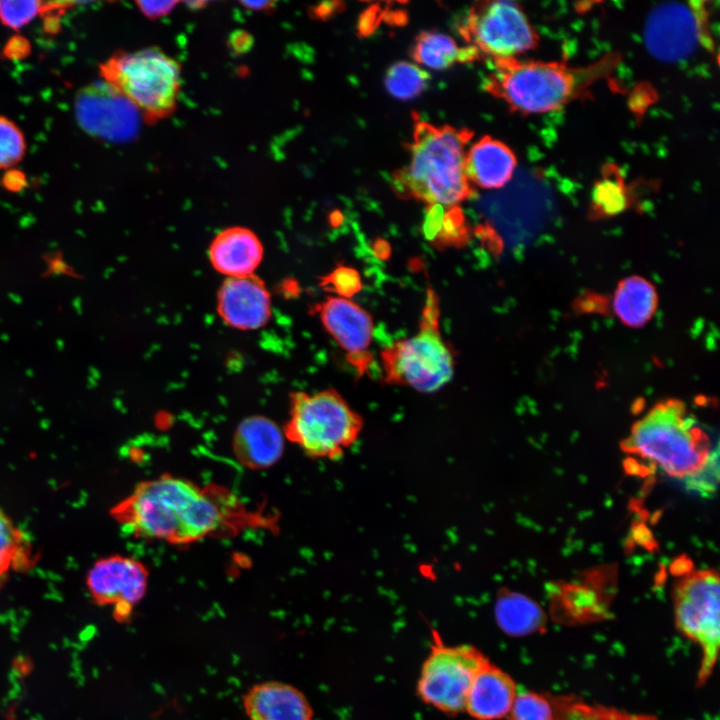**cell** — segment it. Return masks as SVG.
<instances>
[{
  "label": "cell",
  "instance_id": "cell-1",
  "mask_svg": "<svg viewBox=\"0 0 720 720\" xmlns=\"http://www.w3.org/2000/svg\"><path fill=\"white\" fill-rule=\"evenodd\" d=\"M127 533L176 546L233 536L270 518L251 511L230 489L165 473L139 482L110 510Z\"/></svg>",
  "mask_w": 720,
  "mask_h": 720
},
{
  "label": "cell",
  "instance_id": "cell-2",
  "mask_svg": "<svg viewBox=\"0 0 720 720\" xmlns=\"http://www.w3.org/2000/svg\"><path fill=\"white\" fill-rule=\"evenodd\" d=\"M472 135L466 128L415 121L410 161L394 173L395 191L448 208L472 197L475 190L465 173L466 145Z\"/></svg>",
  "mask_w": 720,
  "mask_h": 720
},
{
  "label": "cell",
  "instance_id": "cell-3",
  "mask_svg": "<svg viewBox=\"0 0 720 720\" xmlns=\"http://www.w3.org/2000/svg\"><path fill=\"white\" fill-rule=\"evenodd\" d=\"M619 56L607 55L582 67L555 62H524L516 58L494 61L484 88L511 110L525 114L556 110L583 96L617 66Z\"/></svg>",
  "mask_w": 720,
  "mask_h": 720
},
{
  "label": "cell",
  "instance_id": "cell-4",
  "mask_svg": "<svg viewBox=\"0 0 720 720\" xmlns=\"http://www.w3.org/2000/svg\"><path fill=\"white\" fill-rule=\"evenodd\" d=\"M717 447L677 399L656 403L634 423L622 443L625 452L641 456L683 481L696 475Z\"/></svg>",
  "mask_w": 720,
  "mask_h": 720
},
{
  "label": "cell",
  "instance_id": "cell-5",
  "mask_svg": "<svg viewBox=\"0 0 720 720\" xmlns=\"http://www.w3.org/2000/svg\"><path fill=\"white\" fill-rule=\"evenodd\" d=\"M362 416L334 389L289 395V418L284 424L286 440L311 459L337 461L358 440Z\"/></svg>",
  "mask_w": 720,
  "mask_h": 720
},
{
  "label": "cell",
  "instance_id": "cell-6",
  "mask_svg": "<svg viewBox=\"0 0 720 720\" xmlns=\"http://www.w3.org/2000/svg\"><path fill=\"white\" fill-rule=\"evenodd\" d=\"M438 298L427 290L419 330L399 339L381 353L384 381L421 393H434L454 375L455 354L439 330Z\"/></svg>",
  "mask_w": 720,
  "mask_h": 720
},
{
  "label": "cell",
  "instance_id": "cell-7",
  "mask_svg": "<svg viewBox=\"0 0 720 720\" xmlns=\"http://www.w3.org/2000/svg\"><path fill=\"white\" fill-rule=\"evenodd\" d=\"M100 73L147 119H163L175 110L181 68L159 48L119 52L101 65Z\"/></svg>",
  "mask_w": 720,
  "mask_h": 720
},
{
  "label": "cell",
  "instance_id": "cell-8",
  "mask_svg": "<svg viewBox=\"0 0 720 720\" xmlns=\"http://www.w3.org/2000/svg\"><path fill=\"white\" fill-rule=\"evenodd\" d=\"M719 592V576L714 569L690 571L682 575L674 587L675 626L700 651L698 686L709 680L718 659Z\"/></svg>",
  "mask_w": 720,
  "mask_h": 720
},
{
  "label": "cell",
  "instance_id": "cell-9",
  "mask_svg": "<svg viewBox=\"0 0 720 720\" xmlns=\"http://www.w3.org/2000/svg\"><path fill=\"white\" fill-rule=\"evenodd\" d=\"M431 635L430 651L417 681V696L423 703L455 716L465 711L472 682L489 658L473 645L445 644L436 630Z\"/></svg>",
  "mask_w": 720,
  "mask_h": 720
},
{
  "label": "cell",
  "instance_id": "cell-10",
  "mask_svg": "<svg viewBox=\"0 0 720 720\" xmlns=\"http://www.w3.org/2000/svg\"><path fill=\"white\" fill-rule=\"evenodd\" d=\"M463 38L493 60L516 58L536 46L537 34L512 1L476 2L459 29Z\"/></svg>",
  "mask_w": 720,
  "mask_h": 720
},
{
  "label": "cell",
  "instance_id": "cell-11",
  "mask_svg": "<svg viewBox=\"0 0 720 720\" xmlns=\"http://www.w3.org/2000/svg\"><path fill=\"white\" fill-rule=\"evenodd\" d=\"M649 53L665 62H678L710 48L708 12L704 2H667L653 8L644 27Z\"/></svg>",
  "mask_w": 720,
  "mask_h": 720
},
{
  "label": "cell",
  "instance_id": "cell-12",
  "mask_svg": "<svg viewBox=\"0 0 720 720\" xmlns=\"http://www.w3.org/2000/svg\"><path fill=\"white\" fill-rule=\"evenodd\" d=\"M148 581L149 570L142 561L119 554L98 559L86 576L92 600L100 606H112L118 622L131 617L146 594Z\"/></svg>",
  "mask_w": 720,
  "mask_h": 720
},
{
  "label": "cell",
  "instance_id": "cell-13",
  "mask_svg": "<svg viewBox=\"0 0 720 720\" xmlns=\"http://www.w3.org/2000/svg\"><path fill=\"white\" fill-rule=\"evenodd\" d=\"M137 109L106 81L79 91L75 115L90 135L110 141L129 139L136 131Z\"/></svg>",
  "mask_w": 720,
  "mask_h": 720
},
{
  "label": "cell",
  "instance_id": "cell-14",
  "mask_svg": "<svg viewBox=\"0 0 720 720\" xmlns=\"http://www.w3.org/2000/svg\"><path fill=\"white\" fill-rule=\"evenodd\" d=\"M322 325L362 373L371 361L369 347L374 324L371 315L350 299L327 296L316 306Z\"/></svg>",
  "mask_w": 720,
  "mask_h": 720
},
{
  "label": "cell",
  "instance_id": "cell-15",
  "mask_svg": "<svg viewBox=\"0 0 720 720\" xmlns=\"http://www.w3.org/2000/svg\"><path fill=\"white\" fill-rule=\"evenodd\" d=\"M217 312L232 328L259 329L271 318L270 292L255 274L226 278L217 292Z\"/></svg>",
  "mask_w": 720,
  "mask_h": 720
},
{
  "label": "cell",
  "instance_id": "cell-16",
  "mask_svg": "<svg viewBox=\"0 0 720 720\" xmlns=\"http://www.w3.org/2000/svg\"><path fill=\"white\" fill-rule=\"evenodd\" d=\"M283 430L261 415L243 419L235 429L232 450L241 465L261 470L276 464L284 451Z\"/></svg>",
  "mask_w": 720,
  "mask_h": 720
},
{
  "label": "cell",
  "instance_id": "cell-17",
  "mask_svg": "<svg viewBox=\"0 0 720 720\" xmlns=\"http://www.w3.org/2000/svg\"><path fill=\"white\" fill-rule=\"evenodd\" d=\"M249 720H313V709L298 688L284 682L266 681L253 685L243 695Z\"/></svg>",
  "mask_w": 720,
  "mask_h": 720
},
{
  "label": "cell",
  "instance_id": "cell-18",
  "mask_svg": "<svg viewBox=\"0 0 720 720\" xmlns=\"http://www.w3.org/2000/svg\"><path fill=\"white\" fill-rule=\"evenodd\" d=\"M517 693L513 678L488 659L472 682L465 712L476 720L502 719L507 717Z\"/></svg>",
  "mask_w": 720,
  "mask_h": 720
},
{
  "label": "cell",
  "instance_id": "cell-19",
  "mask_svg": "<svg viewBox=\"0 0 720 720\" xmlns=\"http://www.w3.org/2000/svg\"><path fill=\"white\" fill-rule=\"evenodd\" d=\"M264 248L259 237L246 227L234 226L219 232L209 246L212 267L230 277L254 274L262 262Z\"/></svg>",
  "mask_w": 720,
  "mask_h": 720
},
{
  "label": "cell",
  "instance_id": "cell-20",
  "mask_svg": "<svg viewBox=\"0 0 720 720\" xmlns=\"http://www.w3.org/2000/svg\"><path fill=\"white\" fill-rule=\"evenodd\" d=\"M516 163L514 153L506 144L484 136L466 150L465 173L472 186L497 189L511 179Z\"/></svg>",
  "mask_w": 720,
  "mask_h": 720
},
{
  "label": "cell",
  "instance_id": "cell-21",
  "mask_svg": "<svg viewBox=\"0 0 720 720\" xmlns=\"http://www.w3.org/2000/svg\"><path fill=\"white\" fill-rule=\"evenodd\" d=\"M612 306L616 317L625 326L641 328L653 318L657 310L656 288L641 276L626 277L616 287Z\"/></svg>",
  "mask_w": 720,
  "mask_h": 720
},
{
  "label": "cell",
  "instance_id": "cell-22",
  "mask_svg": "<svg viewBox=\"0 0 720 720\" xmlns=\"http://www.w3.org/2000/svg\"><path fill=\"white\" fill-rule=\"evenodd\" d=\"M495 618L499 628L514 637L543 631L546 623L545 613L534 600L506 588L497 594Z\"/></svg>",
  "mask_w": 720,
  "mask_h": 720
},
{
  "label": "cell",
  "instance_id": "cell-23",
  "mask_svg": "<svg viewBox=\"0 0 720 720\" xmlns=\"http://www.w3.org/2000/svg\"><path fill=\"white\" fill-rule=\"evenodd\" d=\"M556 720H659L645 713L589 702L574 695L549 694Z\"/></svg>",
  "mask_w": 720,
  "mask_h": 720
},
{
  "label": "cell",
  "instance_id": "cell-24",
  "mask_svg": "<svg viewBox=\"0 0 720 720\" xmlns=\"http://www.w3.org/2000/svg\"><path fill=\"white\" fill-rule=\"evenodd\" d=\"M461 48L448 35L424 31L420 33L413 45V59L432 70H444L459 62Z\"/></svg>",
  "mask_w": 720,
  "mask_h": 720
},
{
  "label": "cell",
  "instance_id": "cell-25",
  "mask_svg": "<svg viewBox=\"0 0 720 720\" xmlns=\"http://www.w3.org/2000/svg\"><path fill=\"white\" fill-rule=\"evenodd\" d=\"M31 544L24 532L0 508V575L32 565Z\"/></svg>",
  "mask_w": 720,
  "mask_h": 720
},
{
  "label": "cell",
  "instance_id": "cell-26",
  "mask_svg": "<svg viewBox=\"0 0 720 720\" xmlns=\"http://www.w3.org/2000/svg\"><path fill=\"white\" fill-rule=\"evenodd\" d=\"M429 79V74L417 65L400 61L387 70L384 85L393 97L400 100H409L424 91Z\"/></svg>",
  "mask_w": 720,
  "mask_h": 720
},
{
  "label": "cell",
  "instance_id": "cell-27",
  "mask_svg": "<svg viewBox=\"0 0 720 720\" xmlns=\"http://www.w3.org/2000/svg\"><path fill=\"white\" fill-rule=\"evenodd\" d=\"M508 720H556L549 694L534 691L518 692L506 717Z\"/></svg>",
  "mask_w": 720,
  "mask_h": 720
},
{
  "label": "cell",
  "instance_id": "cell-28",
  "mask_svg": "<svg viewBox=\"0 0 720 720\" xmlns=\"http://www.w3.org/2000/svg\"><path fill=\"white\" fill-rule=\"evenodd\" d=\"M26 153V140L20 127L0 115V170L21 162Z\"/></svg>",
  "mask_w": 720,
  "mask_h": 720
},
{
  "label": "cell",
  "instance_id": "cell-29",
  "mask_svg": "<svg viewBox=\"0 0 720 720\" xmlns=\"http://www.w3.org/2000/svg\"><path fill=\"white\" fill-rule=\"evenodd\" d=\"M40 1H0V22L19 30L35 19L45 8Z\"/></svg>",
  "mask_w": 720,
  "mask_h": 720
},
{
  "label": "cell",
  "instance_id": "cell-30",
  "mask_svg": "<svg viewBox=\"0 0 720 720\" xmlns=\"http://www.w3.org/2000/svg\"><path fill=\"white\" fill-rule=\"evenodd\" d=\"M320 285L337 297L349 299L362 289V280L354 268L339 265L321 278Z\"/></svg>",
  "mask_w": 720,
  "mask_h": 720
},
{
  "label": "cell",
  "instance_id": "cell-31",
  "mask_svg": "<svg viewBox=\"0 0 720 720\" xmlns=\"http://www.w3.org/2000/svg\"><path fill=\"white\" fill-rule=\"evenodd\" d=\"M719 480V447H717L705 466L693 477L683 481L685 487L703 497H711L717 489Z\"/></svg>",
  "mask_w": 720,
  "mask_h": 720
},
{
  "label": "cell",
  "instance_id": "cell-32",
  "mask_svg": "<svg viewBox=\"0 0 720 720\" xmlns=\"http://www.w3.org/2000/svg\"><path fill=\"white\" fill-rule=\"evenodd\" d=\"M467 235V227L463 211L454 206L444 213L441 229L436 239L445 244H455L463 241Z\"/></svg>",
  "mask_w": 720,
  "mask_h": 720
},
{
  "label": "cell",
  "instance_id": "cell-33",
  "mask_svg": "<svg viewBox=\"0 0 720 720\" xmlns=\"http://www.w3.org/2000/svg\"><path fill=\"white\" fill-rule=\"evenodd\" d=\"M443 216L444 209L441 205H428L423 224V232L427 239L435 240L437 238Z\"/></svg>",
  "mask_w": 720,
  "mask_h": 720
},
{
  "label": "cell",
  "instance_id": "cell-34",
  "mask_svg": "<svg viewBox=\"0 0 720 720\" xmlns=\"http://www.w3.org/2000/svg\"><path fill=\"white\" fill-rule=\"evenodd\" d=\"M140 10L148 17L156 18L166 15L176 5V2H137Z\"/></svg>",
  "mask_w": 720,
  "mask_h": 720
},
{
  "label": "cell",
  "instance_id": "cell-35",
  "mask_svg": "<svg viewBox=\"0 0 720 720\" xmlns=\"http://www.w3.org/2000/svg\"><path fill=\"white\" fill-rule=\"evenodd\" d=\"M243 4L250 9H265L266 6L271 5L270 2H244Z\"/></svg>",
  "mask_w": 720,
  "mask_h": 720
},
{
  "label": "cell",
  "instance_id": "cell-36",
  "mask_svg": "<svg viewBox=\"0 0 720 720\" xmlns=\"http://www.w3.org/2000/svg\"><path fill=\"white\" fill-rule=\"evenodd\" d=\"M1 577H2V575H0V581H1Z\"/></svg>",
  "mask_w": 720,
  "mask_h": 720
}]
</instances>
